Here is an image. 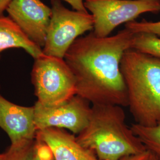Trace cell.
I'll return each mask as SVG.
<instances>
[{
    "instance_id": "obj_1",
    "label": "cell",
    "mask_w": 160,
    "mask_h": 160,
    "mask_svg": "<svg viewBox=\"0 0 160 160\" xmlns=\"http://www.w3.org/2000/svg\"><path fill=\"white\" fill-rule=\"evenodd\" d=\"M133 34L125 28L112 36L100 38L92 32L75 40L63 59L74 76L77 95L92 105L128 107L120 63L131 48Z\"/></svg>"
},
{
    "instance_id": "obj_2",
    "label": "cell",
    "mask_w": 160,
    "mask_h": 160,
    "mask_svg": "<svg viewBox=\"0 0 160 160\" xmlns=\"http://www.w3.org/2000/svg\"><path fill=\"white\" fill-rule=\"evenodd\" d=\"M114 104H93L88 123L76 136L77 141L100 160H119L147 151L127 125L126 114Z\"/></svg>"
},
{
    "instance_id": "obj_3",
    "label": "cell",
    "mask_w": 160,
    "mask_h": 160,
    "mask_svg": "<svg viewBox=\"0 0 160 160\" xmlns=\"http://www.w3.org/2000/svg\"><path fill=\"white\" fill-rule=\"evenodd\" d=\"M120 70L135 123L147 127L160 123V59L131 48L123 55Z\"/></svg>"
},
{
    "instance_id": "obj_4",
    "label": "cell",
    "mask_w": 160,
    "mask_h": 160,
    "mask_svg": "<svg viewBox=\"0 0 160 160\" xmlns=\"http://www.w3.org/2000/svg\"><path fill=\"white\" fill-rule=\"evenodd\" d=\"M32 81L37 102L45 106L57 105L77 94L74 76L62 58L45 55L36 59Z\"/></svg>"
},
{
    "instance_id": "obj_5",
    "label": "cell",
    "mask_w": 160,
    "mask_h": 160,
    "mask_svg": "<svg viewBox=\"0 0 160 160\" xmlns=\"http://www.w3.org/2000/svg\"><path fill=\"white\" fill-rule=\"evenodd\" d=\"M51 17L42 51L47 56L63 59L75 40L93 30L94 18L88 12L69 10L60 0H51Z\"/></svg>"
},
{
    "instance_id": "obj_6",
    "label": "cell",
    "mask_w": 160,
    "mask_h": 160,
    "mask_svg": "<svg viewBox=\"0 0 160 160\" xmlns=\"http://www.w3.org/2000/svg\"><path fill=\"white\" fill-rule=\"evenodd\" d=\"M84 6L94 18L93 33L109 36L118 26L146 12H160V0H86Z\"/></svg>"
},
{
    "instance_id": "obj_7",
    "label": "cell",
    "mask_w": 160,
    "mask_h": 160,
    "mask_svg": "<svg viewBox=\"0 0 160 160\" xmlns=\"http://www.w3.org/2000/svg\"><path fill=\"white\" fill-rule=\"evenodd\" d=\"M92 106L89 102L77 94L62 103L51 106L36 102L34 109L37 131L55 128L68 130L77 135L88 123Z\"/></svg>"
},
{
    "instance_id": "obj_8",
    "label": "cell",
    "mask_w": 160,
    "mask_h": 160,
    "mask_svg": "<svg viewBox=\"0 0 160 160\" xmlns=\"http://www.w3.org/2000/svg\"><path fill=\"white\" fill-rule=\"evenodd\" d=\"M7 12L29 39L42 49L51 20V8L41 0H12Z\"/></svg>"
},
{
    "instance_id": "obj_9",
    "label": "cell",
    "mask_w": 160,
    "mask_h": 160,
    "mask_svg": "<svg viewBox=\"0 0 160 160\" xmlns=\"http://www.w3.org/2000/svg\"><path fill=\"white\" fill-rule=\"evenodd\" d=\"M0 128L6 132L11 145L33 141L37 129L34 122V109L12 103L0 93Z\"/></svg>"
},
{
    "instance_id": "obj_10",
    "label": "cell",
    "mask_w": 160,
    "mask_h": 160,
    "mask_svg": "<svg viewBox=\"0 0 160 160\" xmlns=\"http://www.w3.org/2000/svg\"><path fill=\"white\" fill-rule=\"evenodd\" d=\"M36 136L51 149L55 160H100L92 151L77 141L75 135L67 130L47 128L38 131Z\"/></svg>"
},
{
    "instance_id": "obj_11",
    "label": "cell",
    "mask_w": 160,
    "mask_h": 160,
    "mask_svg": "<svg viewBox=\"0 0 160 160\" xmlns=\"http://www.w3.org/2000/svg\"><path fill=\"white\" fill-rule=\"evenodd\" d=\"M23 49L34 59L45 54L42 49L29 39L23 30L10 17L0 16V57L8 49Z\"/></svg>"
},
{
    "instance_id": "obj_12",
    "label": "cell",
    "mask_w": 160,
    "mask_h": 160,
    "mask_svg": "<svg viewBox=\"0 0 160 160\" xmlns=\"http://www.w3.org/2000/svg\"><path fill=\"white\" fill-rule=\"evenodd\" d=\"M131 128L147 151L160 160V123L151 127L134 123Z\"/></svg>"
},
{
    "instance_id": "obj_13",
    "label": "cell",
    "mask_w": 160,
    "mask_h": 160,
    "mask_svg": "<svg viewBox=\"0 0 160 160\" xmlns=\"http://www.w3.org/2000/svg\"><path fill=\"white\" fill-rule=\"evenodd\" d=\"M131 49L143 52L160 59V38L150 33H134Z\"/></svg>"
},
{
    "instance_id": "obj_14",
    "label": "cell",
    "mask_w": 160,
    "mask_h": 160,
    "mask_svg": "<svg viewBox=\"0 0 160 160\" xmlns=\"http://www.w3.org/2000/svg\"><path fill=\"white\" fill-rule=\"evenodd\" d=\"M0 160H36V139L17 145H11Z\"/></svg>"
},
{
    "instance_id": "obj_15",
    "label": "cell",
    "mask_w": 160,
    "mask_h": 160,
    "mask_svg": "<svg viewBox=\"0 0 160 160\" xmlns=\"http://www.w3.org/2000/svg\"><path fill=\"white\" fill-rule=\"evenodd\" d=\"M125 28L133 33H150L160 36V21L148 22L142 20L141 22L133 21L125 24Z\"/></svg>"
},
{
    "instance_id": "obj_16",
    "label": "cell",
    "mask_w": 160,
    "mask_h": 160,
    "mask_svg": "<svg viewBox=\"0 0 160 160\" xmlns=\"http://www.w3.org/2000/svg\"><path fill=\"white\" fill-rule=\"evenodd\" d=\"M36 160H55L51 149L37 136L36 137Z\"/></svg>"
},
{
    "instance_id": "obj_17",
    "label": "cell",
    "mask_w": 160,
    "mask_h": 160,
    "mask_svg": "<svg viewBox=\"0 0 160 160\" xmlns=\"http://www.w3.org/2000/svg\"><path fill=\"white\" fill-rule=\"evenodd\" d=\"M68 2L70 6L76 11L81 12H88L84 6L83 0H63Z\"/></svg>"
},
{
    "instance_id": "obj_18",
    "label": "cell",
    "mask_w": 160,
    "mask_h": 160,
    "mask_svg": "<svg viewBox=\"0 0 160 160\" xmlns=\"http://www.w3.org/2000/svg\"><path fill=\"white\" fill-rule=\"evenodd\" d=\"M151 153L148 151L138 154L128 155L119 160H149Z\"/></svg>"
},
{
    "instance_id": "obj_19",
    "label": "cell",
    "mask_w": 160,
    "mask_h": 160,
    "mask_svg": "<svg viewBox=\"0 0 160 160\" xmlns=\"http://www.w3.org/2000/svg\"><path fill=\"white\" fill-rule=\"evenodd\" d=\"M12 0H0V16H3V13L12 3Z\"/></svg>"
},
{
    "instance_id": "obj_20",
    "label": "cell",
    "mask_w": 160,
    "mask_h": 160,
    "mask_svg": "<svg viewBox=\"0 0 160 160\" xmlns=\"http://www.w3.org/2000/svg\"><path fill=\"white\" fill-rule=\"evenodd\" d=\"M151 153V152H150ZM149 160H157V158L155 157L154 155L152 154H151V155H150V158H149Z\"/></svg>"
},
{
    "instance_id": "obj_21",
    "label": "cell",
    "mask_w": 160,
    "mask_h": 160,
    "mask_svg": "<svg viewBox=\"0 0 160 160\" xmlns=\"http://www.w3.org/2000/svg\"><path fill=\"white\" fill-rule=\"evenodd\" d=\"M2 154H0V159H1V158L2 157Z\"/></svg>"
}]
</instances>
